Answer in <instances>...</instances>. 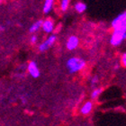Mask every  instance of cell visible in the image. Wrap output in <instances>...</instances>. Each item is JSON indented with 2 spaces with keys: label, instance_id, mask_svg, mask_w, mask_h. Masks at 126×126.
Instances as JSON below:
<instances>
[{
  "label": "cell",
  "instance_id": "ba28073f",
  "mask_svg": "<svg viewBox=\"0 0 126 126\" xmlns=\"http://www.w3.org/2000/svg\"><path fill=\"white\" fill-rule=\"evenodd\" d=\"M92 108H93L92 102H90V101H87V102L85 103V105L81 107V110H80V112H81L82 114H84V115H87V114H88V113L91 112Z\"/></svg>",
  "mask_w": 126,
  "mask_h": 126
},
{
  "label": "cell",
  "instance_id": "6da1fadb",
  "mask_svg": "<svg viewBox=\"0 0 126 126\" xmlns=\"http://www.w3.org/2000/svg\"><path fill=\"white\" fill-rule=\"evenodd\" d=\"M126 38V25H123L120 27L113 28V32L112 33L110 39V43L113 46H119L123 43Z\"/></svg>",
  "mask_w": 126,
  "mask_h": 126
},
{
  "label": "cell",
  "instance_id": "52a82bcc",
  "mask_svg": "<svg viewBox=\"0 0 126 126\" xmlns=\"http://www.w3.org/2000/svg\"><path fill=\"white\" fill-rule=\"evenodd\" d=\"M42 28L45 32H52L54 30V23L51 19H46L45 21H42Z\"/></svg>",
  "mask_w": 126,
  "mask_h": 126
},
{
  "label": "cell",
  "instance_id": "5bb4252c",
  "mask_svg": "<svg viewBox=\"0 0 126 126\" xmlns=\"http://www.w3.org/2000/svg\"><path fill=\"white\" fill-rule=\"evenodd\" d=\"M121 61H122V65L125 67V66H126V54H125V53H124V54L122 55Z\"/></svg>",
  "mask_w": 126,
  "mask_h": 126
},
{
  "label": "cell",
  "instance_id": "ac0fdd59",
  "mask_svg": "<svg viewBox=\"0 0 126 126\" xmlns=\"http://www.w3.org/2000/svg\"><path fill=\"white\" fill-rule=\"evenodd\" d=\"M2 30H4V27L0 26V31H2Z\"/></svg>",
  "mask_w": 126,
  "mask_h": 126
},
{
  "label": "cell",
  "instance_id": "8992f818",
  "mask_svg": "<svg viewBox=\"0 0 126 126\" xmlns=\"http://www.w3.org/2000/svg\"><path fill=\"white\" fill-rule=\"evenodd\" d=\"M79 38L77 36H70L68 38V42H67V49L69 50H75L78 46H79Z\"/></svg>",
  "mask_w": 126,
  "mask_h": 126
},
{
  "label": "cell",
  "instance_id": "30bf717a",
  "mask_svg": "<svg viewBox=\"0 0 126 126\" xmlns=\"http://www.w3.org/2000/svg\"><path fill=\"white\" fill-rule=\"evenodd\" d=\"M75 9L77 10L78 13L81 14L86 11V9H87V5H86V4H84V3H82V2L77 3L76 5H75Z\"/></svg>",
  "mask_w": 126,
  "mask_h": 126
},
{
  "label": "cell",
  "instance_id": "3957f363",
  "mask_svg": "<svg viewBox=\"0 0 126 126\" xmlns=\"http://www.w3.org/2000/svg\"><path fill=\"white\" fill-rule=\"evenodd\" d=\"M123 25H126V13H122L121 15H119L117 17L113 19L112 22V27L116 28V27H120Z\"/></svg>",
  "mask_w": 126,
  "mask_h": 126
},
{
  "label": "cell",
  "instance_id": "277c9868",
  "mask_svg": "<svg viewBox=\"0 0 126 126\" xmlns=\"http://www.w3.org/2000/svg\"><path fill=\"white\" fill-rule=\"evenodd\" d=\"M56 42V36L55 35H50L45 42H43L42 44L39 46V50L40 51H45L47 50L50 47H51L54 42Z\"/></svg>",
  "mask_w": 126,
  "mask_h": 126
},
{
  "label": "cell",
  "instance_id": "5b68a950",
  "mask_svg": "<svg viewBox=\"0 0 126 126\" xmlns=\"http://www.w3.org/2000/svg\"><path fill=\"white\" fill-rule=\"evenodd\" d=\"M28 71H29V74L31 75L32 78L36 79L38 77H40V70L37 64L34 61H31V62L28 64Z\"/></svg>",
  "mask_w": 126,
  "mask_h": 126
},
{
  "label": "cell",
  "instance_id": "4fadbf2b",
  "mask_svg": "<svg viewBox=\"0 0 126 126\" xmlns=\"http://www.w3.org/2000/svg\"><path fill=\"white\" fill-rule=\"evenodd\" d=\"M68 5H69V0H61V7L62 11H66L68 9Z\"/></svg>",
  "mask_w": 126,
  "mask_h": 126
},
{
  "label": "cell",
  "instance_id": "e0dca14e",
  "mask_svg": "<svg viewBox=\"0 0 126 126\" xmlns=\"http://www.w3.org/2000/svg\"><path fill=\"white\" fill-rule=\"evenodd\" d=\"M22 102H23V104H25V103H26V99H25L24 97H23V98H22Z\"/></svg>",
  "mask_w": 126,
  "mask_h": 126
},
{
  "label": "cell",
  "instance_id": "9a60e30c",
  "mask_svg": "<svg viewBox=\"0 0 126 126\" xmlns=\"http://www.w3.org/2000/svg\"><path fill=\"white\" fill-rule=\"evenodd\" d=\"M97 82H98V77L95 76L91 79V84H92V86H94V84H96Z\"/></svg>",
  "mask_w": 126,
  "mask_h": 126
},
{
  "label": "cell",
  "instance_id": "2e32d148",
  "mask_svg": "<svg viewBox=\"0 0 126 126\" xmlns=\"http://www.w3.org/2000/svg\"><path fill=\"white\" fill-rule=\"evenodd\" d=\"M36 42H37V36H36V35H32V38H31V43L34 44Z\"/></svg>",
  "mask_w": 126,
  "mask_h": 126
},
{
  "label": "cell",
  "instance_id": "9c48e42d",
  "mask_svg": "<svg viewBox=\"0 0 126 126\" xmlns=\"http://www.w3.org/2000/svg\"><path fill=\"white\" fill-rule=\"evenodd\" d=\"M53 4H54V0H45L44 5H43V13H50L52 9Z\"/></svg>",
  "mask_w": 126,
  "mask_h": 126
},
{
  "label": "cell",
  "instance_id": "7c38bea8",
  "mask_svg": "<svg viewBox=\"0 0 126 126\" xmlns=\"http://www.w3.org/2000/svg\"><path fill=\"white\" fill-rule=\"evenodd\" d=\"M103 92V89L102 88H95V89L92 92V94H91V97H92L93 99H95V98H97L98 97V95H99L101 93Z\"/></svg>",
  "mask_w": 126,
  "mask_h": 126
},
{
  "label": "cell",
  "instance_id": "8fae6325",
  "mask_svg": "<svg viewBox=\"0 0 126 126\" xmlns=\"http://www.w3.org/2000/svg\"><path fill=\"white\" fill-rule=\"evenodd\" d=\"M42 20H39V21H37L36 23H34L31 27H30V32H37L38 30L42 27Z\"/></svg>",
  "mask_w": 126,
  "mask_h": 126
},
{
  "label": "cell",
  "instance_id": "7a4b0ae2",
  "mask_svg": "<svg viewBox=\"0 0 126 126\" xmlns=\"http://www.w3.org/2000/svg\"><path fill=\"white\" fill-rule=\"evenodd\" d=\"M66 66L70 73H77V72L82 70L86 67V61L83 59L73 57L67 61Z\"/></svg>",
  "mask_w": 126,
  "mask_h": 126
}]
</instances>
